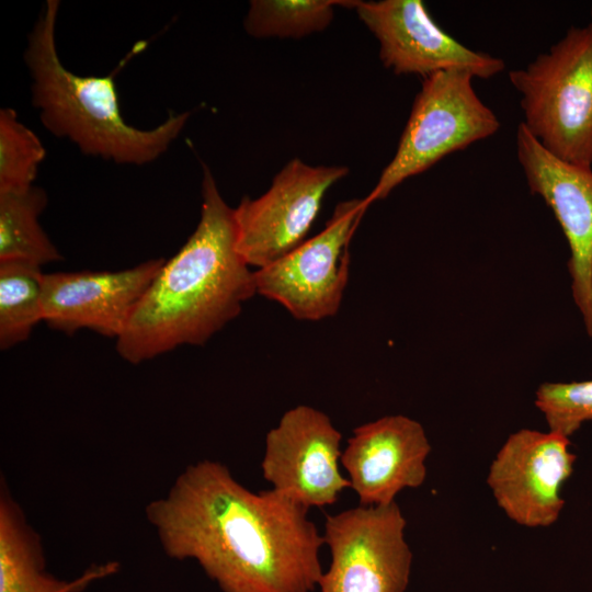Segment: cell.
Segmentation results:
<instances>
[{
    "mask_svg": "<svg viewBox=\"0 0 592 592\" xmlns=\"http://www.w3.org/2000/svg\"><path fill=\"white\" fill-rule=\"evenodd\" d=\"M118 563L93 565L73 580L46 570L39 534L27 522L4 481L0 489V592H81L112 576Z\"/></svg>",
    "mask_w": 592,
    "mask_h": 592,
    "instance_id": "15",
    "label": "cell"
},
{
    "mask_svg": "<svg viewBox=\"0 0 592 592\" xmlns=\"http://www.w3.org/2000/svg\"><path fill=\"white\" fill-rule=\"evenodd\" d=\"M47 201L45 191L34 185L0 193V261L19 260L42 266L61 260L39 224Z\"/></svg>",
    "mask_w": 592,
    "mask_h": 592,
    "instance_id": "16",
    "label": "cell"
},
{
    "mask_svg": "<svg viewBox=\"0 0 592 592\" xmlns=\"http://www.w3.org/2000/svg\"><path fill=\"white\" fill-rule=\"evenodd\" d=\"M357 1L340 0H252L244 29L253 37L300 38L325 30L334 7L355 8Z\"/></svg>",
    "mask_w": 592,
    "mask_h": 592,
    "instance_id": "18",
    "label": "cell"
},
{
    "mask_svg": "<svg viewBox=\"0 0 592 592\" xmlns=\"http://www.w3.org/2000/svg\"><path fill=\"white\" fill-rule=\"evenodd\" d=\"M200 221L182 248L164 261L116 339L132 363L178 346L201 345L234 320L257 294L254 271L237 248L231 208L204 164Z\"/></svg>",
    "mask_w": 592,
    "mask_h": 592,
    "instance_id": "2",
    "label": "cell"
},
{
    "mask_svg": "<svg viewBox=\"0 0 592 592\" xmlns=\"http://www.w3.org/2000/svg\"><path fill=\"white\" fill-rule=\"evenodd\" d=\"M406 525L396 501L327 515L323 539L331 561L319 592H406L413 558Z\"/></svg>",
    "mask_w": 592,
    "mask_h": 592,
    "instance_id": "6",
    "label": "cell"
},
{
    "mask_svg": "<svg viewBox=\"0 0 592 592\" xmlns=\"http://www.w3.org/2000/svg\"><path fill=\"white\" fill-rule=\"evenodd\" d=\"M358 18L379 42V58L396 75L423 79L462 69L488 79L504 69L502 59L473 50L441 29L421 0L357 1Z\"/></svg>",
    "mask_w": 592,
    "mask_h": 592,
    "instance_id": "11",
    "label": "cell"
},
{
    "mask_svg": "<svg viewBox=\"0 0 592 592\" xmlns=\"http://www.w3.org/2000/svg\"><path fill=\"white\" fill-rule=\"evenodd\" d=\"M473 78L467 70L451 69L423 79L397 151L365 197L368 205L386 198L406 179L500 128L496 114L477 95Z\"/></svg>",
    "mask_w": 592,
    "mask_h": 592,
    "instance_id": "5",
    "label": "cell"
},
{
    "mask_svg": "<svg viewBox=\"0 0 592 592\" xmlns=\"http://www.w3.org/2000/svg\"><path fill=\"white\" fill-rule=\"evenodd\" d=\"M522 122L557 158L592 166V22L571 27L547 53L509 72Z\"/></svg>",
    "mask_w": 592,
    "mask_h": 592,
    "instance_id": "4",
    "label": "cell"
},
{
    "mask_svg": "<svg viewBox=\"0 0 592 592\" xmlns=\"http://www.w3.org/2000/svg\"><path fill=\"white\" fill-rule=\"evenodd\" d=\"M59 2L48 0L29 36L24 60L32 103L56 137L82 153L121 164H146L167 151L184 128L190 112L170 114L157 127L128 125L121 114L114 76H78L60 61L55 42Z\"/></svg>",
    "mask_w": 592,
    "mask_h": 592,
    "instance_id": "3",
    "label": "cell"
},
{
    "mask_svg": "<svg viewBox=\"0 0 592 592\" xmlns=\"http://www.w3.org/2000/svg\"><path fill=\"white\" fill-rule=\"evenodd\" d=\"M349 173L345 167H312L289 161L257 198L234 208L237 248L249 266L265 267L305 240L327 191Z\"/></svg>",
    "mask_w": 592,
    "mask_h": 592,
    "instance_id": "8",
    "label": "cell"
},
{
    "mask_svg": "<svg viewBox=\"0 0 592 592\" xmlns=\"http://www.w3.org/2000/svg\"><path fill=\"white\" fill-rule=\"evenodd\" d=\"M307 508L253 492L219 462L190 464L145 515L167 556L194 560L220 592H311L325 544Z\"/></svg>",
    "mask_w": 592,
    "mask_h": 592,
    "instance_id": "1",
    "label": "cell"
},
{
    "mask_svg": "<svg viewBox=\"0 0 592 592\" xmlns=\"http://www.w3.org/2000/svg\"><path fill=\"white\" fill-rule=\"evenodd\" d=\"M570 444L558 432L532 429L506 439L490 464L487 483L511 521L535 528L559 519L565 505L561 489L577 459Z\"/></svg>",
    "mask_w": 592,
    "mask_h": 592,
    "instance_id": "9",
    "label": "cell"
},
{
    "mask_svg": "<svg viewBox=\"0 0 592 592\" xmlns=\"http://www.w3.org/2000/svg\"><path fill=\"white\" fill-rule=\"evenodd\" d=\"M516 155L531 192L542 196L566 236L572 297L592 337V169L557 158L523 123L516 129Z\"/></svg>",
    "mask_w": 592,
    "mask_h": 592,
    "instance_id": "12",
    "label": "cell"
},
{
    "mask_svg": "<svg viewBox=\"0 0 592 592\" xmlns=\"http://www.w3.org/2000/svg\"><path fill=\"white\" fill-rule=\"evenodd\" d=\"M341 439L325 412L305 405L287 410L266 434L263 478L307 509L334 503L350 487L339 470Z\"/></svg>",
    "mask_w": 592,
    "mask_h": 592,
    "instance_id": "10",
    "label": "cell"
},
{
    "mask_svg": "<svg viewBox=\"0 0 592 592\" xmlns=\"http://www.w3.org/2000/svg\"><path fill=\"white\" fill-rule=\"evenodd\" d=\"M430 452L420 422L386 415L355 428L340 462L361 505H388L401 490L423 485Z\"/></svg>",
    "mask_w": 592,
    "mask_h": 592,
    "instance_id": "14",
    "label": "cell"
},
{
    "mask_svg": "<svg viewBox=\"0 0 592 592\" xmlns=\"http://www.w3.org/2000/svg\"><path fill=\"white\" fill-rule=\"evenodd\" d=\"M164 261L150 259L115 272L44 274V321L50 329L67 334L88 329L117 339Z\"/></svg>",
    "mask_w": 592,
    "mask_h": 592,
    "instance_id": "13",
    "label": "cell"
},
{
    "mask_svg": "<svg viewBox=\"0 0 592 592\" xmlns=\"http://www.w3.org/2000/svg\"><path fill=\"white\" fill-rule=\"evenodd\" d=\"M46 155L36 134L19 121L13 109L0 110V193L33 186Z\"/></svg>",
    "mask_w": 592,
    "mask_h": 592,
    "instance_id": "19",
    "label": "cell"
},
{
    "mask_svg": "<svg viewBox=\"0 0 592 592\" xmlns=\"http://www.w3.org/2000/svg\"><path fill=\"white\" fill-rule=\"evenodd\" d=\"M535 406L549 431L570 437L584 422L592 421V379L544 383L536 390Z\"/></svg>",
    "mask_w": 592,
    "mask_h": 592,
    "instance_id": "20",
    "label": "cell"
},
{
    "mask_svg": "<svg viewBox=\"0 0 592 592\" xmlns=\"http://www.w3.org/2000/svg\"><path fill=\"white\" fill-rule=\"evenodd\" d=\"M42 266L19 260L0 261V349L29 339L44 321Z\"/></svg>",
    "mask_w": 592,
    "mask_h": 592,
    "instance_id": "17",
    "label": "cell"
},
{
    "mask_svg": "<svg viewBox=\"0 0 592 592\" xmlns=\"http://www.w3.org/2000/svg\"><path fill=\"white\" fill-rule=\"evenodd\" d=\"M368 206L365 198L338 204L322 231L254 271L257 293L278 303L298 320L334 316L349 281V243Z\"/></svg>",
    "mask_w": 592,
    "mask_h": 592,
    "instance_id": "7",
    "label": "cell"
}]
</instances>
